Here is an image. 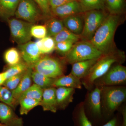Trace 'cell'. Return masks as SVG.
<instances>
[{
    "label": "cell",
    "instance_id": "obj_1",
    "mask_svg": "<svg viewBox=\"0 0 126 126\" xmlns=\"http://www.w3.org/2000/svg\"><path fill=\"white\" fill-rule=\"evenodd\" d=\"M122 15L109 14L90 41L103 55L116 49L114 37L118 27L123 22Z\"/></svg>",
    "mask_w": 126,
    "mask_h": 126
},
{
    "label": "cell",
    "instance_id": "obj_2",
    "mask_svg": "<svg viewBox=\"0 0 126 126\" xmlns=\"http://www.w3.org/2000/svg\"><path fill=\"white\" fill-rule=\"evenodd\" d=\"M126 60L124 52L116 49L103 55L98 60L88 75L81 79L82 85L89 91L94 88V83L97 79L105 74L113 64H122Z\"/></svg>",
    "mask_w": 126,
    "mask_h": 126
},
{
    "label": "cell",
    "instance_id": "obj_3",
    "mask_svg": "<svg viewBox=\"0 0 126 126\" xmlns=\"http://www.w3.org/2000/svg\"><path fill=\"white\" fill-rule=\"evenodd\" d=\"M101 88L100 93L102 115L105 122L113 116L126 99L125 86H107Z\"/></svg>",
    "mask_w": 126,
    "mask_h": 126
},
{
    "label": "cell",
    "instance_id": "obj_4",
    "mask_svg": "<svg viewBox=\"0 0 126 126\" xmlns=\"http://www.w3.org/2000/svg\"><path fill=\"white\" fill-rule=\"evenodd\" d=\"M103 55L90 41H79L64 57V61L69 64L79 61L98 58Z\"/></svg>",
    "mask_w": 126,
    "mask_h": 126
},
{
    "label": "cell",
    "instance_id": "obj_5",
    "mask_svg": "<svg viewBox=\"0 0 126 126\" xmlns=\"http://www.w3.org/2000/svg\"><path fill=\"white\" fill-rule=\"evenodd\" d=\"M101 88L94 87L88 91L83 102L84 110L87 117L93 125L99 126L105 122L102 115L101 106Z\"/></svg>",
    "mask_w": 126,
    "mask_h": 126
},
{
    "label": "cell",
    "instance_id": "obj_6",
    "mask_svg": "<svg viewBox=\"0 0 126 126\" xmlns=\"http://www.w3.org/2000/svg\"><path fill=\"white\" fill-rule=\"evenodd\" d=\"M108 14L105 10H93L84 12L83 29L80 39L90 41Z\"/></svg>",
    "mask_w": 126,
    "mask_h": 126
},
{
    "label": "cell",
    "instance_id": "obj_7",
    "mask_svg": "<svg viewBox=\"0 0 126 126\" xmlns=\"http://www.w3.org/2000/svg\"><path fill=\"white\" fill-rule=\"evenodd\" d=\"M126 84V67L122 64L116 63L105 74L94 81V87L125 86Z\"/></svg>",
    "mask_w": 126,
    "mask_h": 126
},
{
    "label": "cell",
    "instance_id": "obj_8",
    "mask_svg": "<svg viewBox=\"0 0 126 126\" xmlns=\"http://www.w3.org/2000/svg\"><path fill=\"white\" fill-rule=\"evenodd\" d=\"M33 69L53 79L58 78L64 75L63 64L58 59L52 56L41 57Z\"/></svg>",
    "mask_w": 126,
    "mask_h": 126
},
{
    "label": "cell",
    "instance_id": "obj_9",
    "mask_svg": "<svg viewBox=\"0 0 126 126\" xmlns=\"http://www.w3.org/2000/svg\"><path fill=\"white\" fill-rule=\"evenodd\" d=\"M43 15L34 0H20L15 14L16 18L33 24Z\"/></svg>",
    "mask_w": 126,
    "mask_h": 126
},
{
    "label": "cell",
    "instance_id": "obj_10",
    "mask_svg": "<svg viewBox=\"0 0 126 126\" xmlns=\"http://www.w3.org/2000/svg\"><path fill=\"white\" fill-rule=\"evenodd\" d=\"M8 22L12 38L14 41L19 45L30 41V30L33 24L15 18L9 20Z\"/></svg>",
    "mask_w": 126,
    "mask_h": 126
},
{
    "label": "cell",
    "instance_id": "obj_11",
    "mask_svg": "<svg viewBox=\"0 0 126 126\" xmlns=\"http://www.w3.org/2000/svg\"><path fill=\"white\" fill-rule=\"evenodd\" d=\"M18 48L24 62L29 67L33 68L41 58L42 55L36 43L30 41L23 44L19 45Z\"/></svg>",
    "mask_w": 126,
    "mask_h": 126
},
{
    "label": "cell",
    "instance_id": "obj_12",
    "mask_svg": "<svg viewBox=\"0 0 126 126\" xmlns=\"http://www.w3.org/2000/svg\"><path fill=\"white\" fill-rule=\"evenodd\" d=\"M52 15L63 18L69 16L84 13L83 7L78 0L74 1L51 9Z\"/></svg>",
    "mask_w": 126,
    "mask_h": 126
},
{
    "label": "cell",
    "instance_id": "obj_13",
    "mask_svg": "<svg viewBox=\"0 0 126 126\" xmlns=\"http://www.w3.org/2000/svg\"><path fill=\"white\" fill-rule=\"evenodd\" d=\"M0 122L7 126H23L24 122L18 117L14 109L2 102H0Z\"/></svg>",
    "mask_w": 126,
    "mask_h": 126
},
{
    "label": "cell",
    "instance_id": "obj_14",
    "mask_svg": "<svg viewBox=\"0 0 126 126\" xmlns=\"http://www.w3.org/2000/svg\"><path fill=\"white\" fill-rule=\"evenodd\" d=\"M75 89L73 88L59 87L56 88V96L58 110H64L74 99Z\"/></svg>",
    "mask_w": 126,
    "mask_h": 126
},
{
    "label": "cell",
    "instance_id": "obj_15",
    "mask_svg": "<svg viewBox=\"0 0 126 126\" xmlns=\"http://www.w3.org/2000/svg\"><path fill=\"white\" fill-rule=\"evenodd\" d=\"M83 13L73 15L62 19L64 27L73 33L80 36L83 29Z\"/></svg>",
    "mask_w": 126,
    "mask_h": 126
},
{
    "label": "cell",
    "instance_id": "obj_16",
    "mask_svg": "<svg viewBox=\"0 0 126 126\" xmlns=\"http://www.w3.org/2000/svg\"><path fill=\"white\" fill-rule=\"evenodd\" d=\"M56 88L52 87L43 90L40 106L44 111L55 113L58 110L56 96Z\"/></svg>",
    "mask_w": 126,
    "mask_h": 126
},
{
    "label": "cell",
    "instance_id": "obj_17",
    "mask_svg": "<svg viewBox=\"0 0 126 126\" xmlns=\"http://www.w3.org/2000/svg\"><path fill=\"white\" fill-rule=\"evenodd\" d=\"M99 58L74 63L72 64V68L70 74L81 80L88 75Z\"/></svg>",
    "mask_w": 126,
    "mask_h": 126
},
{
    "label": "cell",
    "instance_id": "obj_18",
    "mask_svg": "<svg viewBox=\"0 0 126 126\" xmlns=\"http://www.w3.org/2000/svg\"><path fill=\"white\" fill-rule=\"evenodd\" d=\"M82 85L80 79L70 73L68 75H64L55 79L53 87L55 88L65 87L75 89H81Z\"/></svg>",
    "mask_w": 126,
    "mask_h": 126
},
{
    "label": "cell",
    "instance_id": "obj_19",
    "mask_svg": "<svg viewBox=\"0 0 126 126\" xmlns=\"http://www.w3.org/2000/svg\"><path fill=\"white\" fill-rule=\"evenodd\" d=\"M33 70L32 68L29 67L25 72L18 87L12 91L13 96L16 99L17 104H18V100L21 96L32 85V73Z\"/></svg>",
    "mask_w": 126,
    "mask_h": 126
},
{
    "label": "cell",
    "instance_id": "obj_20",
    "mask_svg": "<svg viewBox=\"0 0 126 126\" xmlns=\"http://www.w3.org/2000/svg\"><path fill=\"white\" fill-rule=\"evenodd\" d=\"M73 119L75 126H93L85 113L83 102L75 107L73 113Z\"/></svg>",
    "mask_w": 126,
    "mask_h": 126
},
{
    "label": "cell",
    "instance_id": "obj_21",
    "mask_svg": "<svg viewBox=\"0 0 126 126\" xmlns=\"http://www.w3.org/2000/svg\"><path fill=\"white\" fill-rule=\"evenodd\" d=\"M20 0H0V16L9 19L15 15Z\"/></svg>",
    "mask_w": 126,
    "mask_h": 126
},
{
    "label": "cell",
    "instance_id": "obj_22",
    "mask_svg": "<svg viewBox=\"0 0 126 126\" xmlns=\"http://www.w3.org/2000/svg\"><path fill=\"white\" fill-rule=\"evenodd\" d=\"M104 4L109 14L122 15L125 12V0H104Z\"/></svg>",
    "mask_w": 126,
    "mask_h": 126
},
{
    "label": "cell",
    "instance_id": "obj_23",
    "mask_svg": "<svg viewBox=\"0 0 126 126\" xmlns=\"http://www.w3.org/2000/svg\"><path fill=\"white\" fill-rule=\"evenodd\" d=\"M47 36L54 37L64 28L63 21L57 17H52L47 20L45 25Z\"/></svg>",
    "mask_w": 126,
    "mask_h": 126
},
{
    "label": "cell",
    "instance_id": "obj_24",
    "mask_svg": "<svg viewBox=\"0 0 126 126\" xmlns=\"http://www.w3.org/2000/svg\"><path fill=\"white\" fill-rule=\"evenodd\" d=\"M32 79L35 84L44 89L53 87L55 79L45 76L35 70H33Z\"/></svg>",
    "mask_w": 126,
    "mask_h": 126
},
{
    "label": "cell",
    "instance_id": "obj_25",
    "mask_svg": "<svg viewBox=\"0 0 126 126\" xmlns=\"http://www.w3.org/2000/svg\"><path fill=\"white\" fill-rule=\"evenodd\" d=\"M35 43L41 54L51 53L55 50L56 43L53 37L47 36Z\"/></svg>",
    "mask_w": 126,
    "mask_h": 126
},
{
    "label": "cell",
    "instance_id": "obj_26",
    "mask_svg": "<svg viewBox=\"0 0 126 126\" xmlns=\"http://www.w3.org/2000/svg\"><path fill=\"white\" fill-rule=\"evenodd\" d=\"M53 38L56 43L67 41L74 44L80 40L79 35L73 33L65 27Z\"/></svg>",
    "mask_w": 126,
    "mask_h": 126
},
{
    "label": "cell",
    "instance_id": "obj_27",
    "mask_svg": "<svg viewBox=\"0 0 126 126\" xmlns=\"http://www.w3.org/2000/svg\"><path fill=\"white\" fill-rule=\"evenodd\" d=\"M0 101L11 107L14 110L18 105L12 92L3 86H0Z\"/></svg>",
    "mask_w": 126,
    "mask_h": 126
},
{
    "label": "cell",
    "instance_id": "obj_28",
    "mask_svg": "<svg viewBox=\"0 0 126 126\" xmlns=\"http://www.w3.org/2000/svg\"><path fill=\"white\" fill-rule=\"evenodd\" d=\"M40 102L36 99L28 98H24L20 99L19 104L20 105V115H27L31 110L36 106H40Z\"/></svg>",
    "mask_w": 126,
    "mask_h": 126
},
{
    "label": "cell",
    "instance_id": "obj_29",
    "mask_svg": "<svg viewBox=\"0 0 126 126\" xmlns=\"http://www.w3.org/2000/svg\"><path fill=\"white\" fill-rule=\"evenodd\" d=\"M84 12L93 10H105L104 0H78Z\"/></svg>",
    "mask_w": 126,
    "mask_h": 126
},
{
    "label": "cell",
    "instance_id": "obj_30",
    "mask_svg": "<svg viewBox=\"0 0 126 126\" xmlns=\"http://www.w3.org/2000/svg\"><path fill=\"white\" fill-rule=\"evenodd\" d=\"M4 58L6 63L9 66L16 64L21 61L20 53L15 48H11L7 50L4 54Z\"/></svg>",
    "mask_w": 126,
    "mask_h": 126
},
{
    "label": "cell",
    "instance_id": "obj_31",
    "mask_svg": "<svg viewBox=\"0 0 126 126\" xmlns=\"http://www.w3.org/2000/svg\"><path fill=\"white\" fill-rule=\"evenodd\" d=\"M43 90L35 84L32 85L19 98L18 104L19 100L24 98H33L41 101L43 96Z\"/></svg>",
    "mask_w": 126,
    "mask_h": 126
},
{
    "label": "cell",
    "instance_id": "obj_32",
    "mask_svg": "<svg viewBox=\"0 0 126 126\" xmlns=\"http://www.w3.org/2000/svg\"><path fill=\"white\" fill-rule=\"evenodd\" d=\"M28 65L25 62L21 61L19 63L10 65L6 70L4 71L6 79L14 75L25 72L29 68Z\"/></svg>",
    "mask_w": 126,
    "mask_h": 126
},
{
    "label": "cell",
    "instance_id": "obj_33",
    "mask_svg": "<svg viewBox=\"0 0 126 126\" xmlns=\"http://www.w3.org/2000/svg\"><path fill=\"white\" fill-rule=\"evenodd\" d=\"M25 72V71L7 79L2 86L7 88L11 91H13L18 87L24 74Z\"/></svg>",
    "mask_w": 126,
    "mask_h": 126
},
{
    "label": "cell",
    "instance_id": "obj_34",
    "mask_svg": "<svg viewBox=\"0 0 126 126\" xmlns=\"http://www.w3.org/2000/svg\"><path fill=\"white\" fill-rule=\"evenodd\" d=\"M32 37L41 39L47 36V31L45 25H33L30 30Z\"/></svg>",
    "mask_w": 126,
    "mask_h": 126
},
{
    "label": "cell",
    "instance_id": "obj_35",
    "mask_svg": "<svg viewBox=\"0 0 126 126\" xmlns=\"http://www.w3.org/2000/svg\"><path fill=\"white\" fill-rule=\"evenodd\" d=\"M41 10L43 16L45 17H50L52 15L51 8L48 0H34Z\"/></svg>",
    "mask_w": 126,
    "mask_h": 126
},
{
    "label": "cell",
    "instance_id": "obj_36",
    "mask_svg": "<svg viewBox=\"0 0 126 126\" xmlns=\"http://www.w3.org/2000/svg\"><path fill=\"white\" fill-rule=\"evenodd\" d=\"M74 44L70 42L63 41L56 43L55 50L64 57L72 48Z\"/></svg>",
    "mask_w": 126,
    "mask_h": 126
},
{
    "label": "cell",
    "instance_id": "obj_37",
    "mask_svg": "<svg viewBox=\"0 0 126 126\" xmlns=\"http://www.w3.org/2000/svg\"><path fill=\"white\" fill-rule=\"evenodd\" d=\"M119 115L113 116L107 122L99 126H121Z\"/></svg>",
    "mask_w": 126,
    "mask_h": 126
},
{
    "label": "cell",
    "instance_id": "obj_38",
    "mask_svg": "<svg viewBox=\"0 0 126 126\" xmlns=\"http://www.w3.org/2000/svg\"><path fill=\"white\" fill-rule=\"evenodd\" d=\"M78 0H51L49 1V5L51 9L58 7L66 3Z\"/></svg>",
    "mask_w": 126,
    "mask_h": 126
},
{
    "label": "cell",
    "instance_id": "obj_39",
    "mask_svg": "<svg viewBox=\"0 0 126 126\" xmlns=\"http://www.w3.org/2000/svg\"><path fill=\"white\" fill-rule=\"evenodd\" d=\"M122 107L120 109V113L122 116V121L121 126H126V107L124 104Z\"/></svg>",
    "mask_w": 126,
    "mask_h": 126
},
{
    "label": "cell",
    "instance_id": "obj_40",
    "mask_svg": "<svg viewBox=\"0 0 126 126\" xmlns=\"http://www.w3.org/2000/svg\"><path fill=\"white\" fill-rule=\"evenodd\" d=\"M6 79L4 72L0 73V86H2Z\"/></svg>",
    "mask_w": 126,
    "mask_h": 126
},
{
    "label": "cell",
    "instance_id": "obj_41",
    "mask_svg": "<svg viewBox=\"0 0 126 126\" xmlns=\"http://www.w3.org/2000/svg\"><path fill=\"white\" fill-rule=\"evenodd\" d=\"M0 126H7L5 124H2L0 122Z\"/></svg>",
    "mask_w": 126,
    "mask_h": 126
},
{
    "label": "cell",
    "instance_id": "obj_42",
    "mask_svg": "<svg viewBox=\"0 0 126 126\" xmlns=\"http://www.w3.org/2000/svg\"><path fill=\"white\" fill-rule=\"evenodd\" d=\"M51 0H48V1L49 2V1H50Z\"/></svg>",
    "mask_w": 126,
    "mask_h": 126
}]
</instances>
